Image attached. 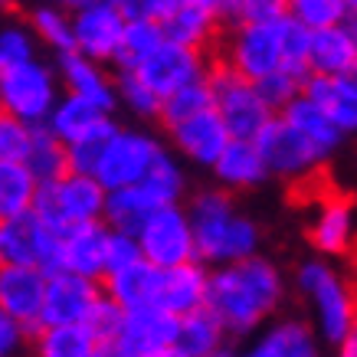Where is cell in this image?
Listing matches in <instances>:
<instances>
[{
	"label": "cell",
	"instance_id": "cell-1",
	"mask_svg": "<svg viewBox=\"0 0 357 357\" xmlns=\"http://www.w3.org/2000/svg\"><path fill=\"white\" fill-rule=\"evenodd\" d=\"M285 302L282 269L266 256H246L236 262L213 266L206 308L220 318L233 341L256 335Z\"/></svg>",
	"mask_w": 357,
	"mask_h": 357
},
{
	"label": "cell",
	"instance_id": "cell-2",
	"mask_svg": "<svg viewBox=\"0 0 357 357\" xmlns=\"http://www.w3.org/2000/svg\"><path fill=\"white\" fill-rule=\"evenodd\" d=\"M105 200H109V187L102 184L96 174L69 171L59 181L40 184L33 213L50 229H56L59 236H66L79 223L105 220Z\"/></svg>",
	"mask_w": 357,
	"mask_h": 357
},
{
	"label": "cell",
	"instance_id": "cell-3",
	"mask_svg": "<svg viewBox=\"0 0 357 357\" xmlns=\"http://www.w3.org/2000/svg\"><path fill=\"white\" fill-rule=\"evenodd\" d=\"M295 289L312 302L314 328H318L321 341L337 351V344L344 341V335L357 321L354 298H351V289L344 285V279L328 262L308 259L295 272Z\"/></svg>",
	"mask_w": 357,
	"mask_h": 357
},
{
	"label": "cell",
	"instance_id": "cell-4",
	"mask_svg": "<svg viewBox=\"0 0 357 357\" xmlns=\"http://www.w3.org/2000/svg\"><path fill=\"white\" fill-rule=\"evenodd\" d=\"M63 92L66 89L56 63L50 66L43 59H26L0 66V112H10L23 121L43 125Z\"/></svg>",
	"mask_w": 357,
	"mask_h": 357
},
{
	"label": "cell",
	"instance_id": "cell-5",
	"mask_svg": "<svg viewBox=\"0 0 357 357\" xmlns=\"http://www.w3.org/2000/svg\"><path fill=\"white\" fill-rule=\"evenodd\" d=\"M206 79L213 86V102H217L220 115L227 121V128L233 138H256L266 121L275 115L269 109V102L259 96V89L252 79H246L243 73H236L229 63L213 59L206 69Z\"/></svg>",
	"mask_w": 357,
	"mask_h": 357
},
{
	"label": "cell",
	"instance_id": "cell-6",
	"mask_svg": "<svg viewBox=\"0 0 357 357\" xmlns=\"http://www.w3.org/2000/svg\"><path fill=\"white\" fill-rule=\"evenodd\" d=\"M0 262L10 266H36L50 272L66 269V252L63 236L50 229L33 210L20 217H3L0 220Z\"/></svg>",
	"mask_w": 357,
	"mask_h": 357
},
{
	"label": "cell",
	"instance_id": "cell-7",
	"mask_svg": "<svg viewBox=\"0 0 357 357\" xmlns=\"http://www.w3.org/2000/svg\"><path fill=\"white\" fill-rule=\"evenodd\" d=\"M256 144L269 164L272 177H282V181H302L318 164L328 161V154L282 112H275L266 121V128L256 135Z\"/></svg>",
	"mask_w": 357,
	"mask_h": 357
},
{
	"label": "cell",
	"instance_id": "cell-8",
	"mask_svg": "<svg viewBox=\"0 0 357 357\" xmlns=\"http://www.w3.org/2000/svg\"><path fill=\"white\" fill-rule=\"evenodd\" d=\"M217 56L223 63H229L236 73H243L246 79H262L282 69V43L279 33L269 23L256 20H239L233 26H227V36L217 43Z\"/></svg>",
	"mask_w": 357,
	"mask_h": 357
},
{
	"label": "cell",
	"instance_id": "cell-9",
	"mask_svg": "<svg viewBox=\"0 0 357 357\" xmlns=\"http://www.w3.org/2000/svg\"><path fill=\"white\" fill-rule=\"evenodd\" d=\"M138 239L144 249V259L154 262L158 269H171V266L197 259L194 220L184 204L158 206L138 229Z\"/></svg>",
	"mask_w": 357,
	"mask_h": 357
},
{
	"label": "cell",
	"instance_id": "cell-10",
	"mask_svg": "<svg viewBox=\"0 0 357 357\" xmlns=\"http://www.w3.org/2000/svg\"><path fill=\"white\" fill-rule=\"evenodd\" d=\"M161 151H164V144L154 138L148 128H125V125H121L119 135L109 141L102 161H98L96 177L109 187V190L141 184Z\"/></svg>",
	"mask_w": 357,
	"mask_h": 357
},
{
	"label": "cell",
	"instance_id": "cell-11",
	"mask_svg": "<svg viewBox=\"0 0 357 357\" xmlns=\"http://www.w3.org/2000/svg\"><path fill=\"white\" fill-rule=\"evenodd\" d=\"M177 331H181V314L167 312L161 305L135 308L125 318L109 357H171Z\"/></svg>",
	"mask_w": 357,
	"mask_h": 357
},
{
	"label": "cell",
	"instance_id": "cell-12",
	"mask_svg": "<svg viewBox=\"0 0 357 357\" xmlns=\"http://www.w3.org/2000/svg\"><path fill=\"white\" fill-rule=\"evenodd\" d=\"M190 220H194V236H197V259L206 266H220L223 262V246H227V233L236 220V204H233V190L223 184L210 187V190H197L187 200Z\"/></svg>",
	"mask_w": 357,
	"mask_h": 357
},
{
	"label": "cell",
	"instance_id": "cell-13",
	"mask_svg": "<svg viewBox=\"0 0 357 357\" xmlns=\"http://www.w3.org/2000/svg\"><path fill=\"white\" fill-rule=\"evenodd\" d=\"M128 13L115 0H89L73 10V30H76V50L92 56L98 63L112 66L121 46Z\"/></svg>",
	"mask_w": 357,
	"mask_h": 357
},
{
	"label": "cell",
	"instance_id": "cell-14",
	"mask_svg": "<svg viewBox=\"0 0 357 357\" xmlns=\"http://www.w3.org/2000/svg\"><path fill=\"white\" fill-rule=\"evenodd\" d=\"M167 138H171V148L187 164L213 171V164L220 161V154H223V148L229 144L233 135H229L220 109L213 105V109H204V112H197V115H190V119L171 125Z\"/></svg>",
	"mask_w": 357,
	"mask_h": 357
},
{
	"label": "cell",
	"instance_id": "cell-15",
	"mask_svg": "<svg viewBox=\"0 0 357 357\" xmlns=\"http://www.w3.org/2000/svg\"><path fill=\"white\" fill-rule=\"evenodd\" d=\"M210 59H213V56L206 53V50H194V46L164 40V43L138 66V73H141V79L164 98V96H171L174 89L187 86V82H194V79H204L206 69H210Z\"/></svg>",
	"mask_w": 357,
	"mask_h": 357
},
{
	"label": "cell",
	"instance_id": "cell-16",
	"mask_svg": "<svg viewBox=\"0 0 357 357\" xmlns=\"http://www.w3.org/2000/svg\"><path fill=\"white\" fill-rule=\"evenodd\" d=\"M102 295V282L79 275L73 269L50 272L43 298V325H69V321H86L89 308Z\"/></svg>",
	"mask_w": 357,
	"mask_h": 357
},
{
	"label": "cell",
	"instance_id": "cell-17",
	"mask_svg": "<svg viewBox=\"0 0 357 357\" xmlns=\"http://www.w3.org/2000/svg\"><path fill=\"white\" fill-rule=\"evenodd\" d=\"M56 69H59V79H63L66 92L92 98L105 112L121 109L115 76H109L105 63H98V59L79 53V50H69V53H56Z\"/></svg>",
	"mask_w": 357,
	"mask_h": 357
},
{
	"label": "cell",
	"instance_id": "cell-18",
	"mask_svg": "<svg viewBox=\"0 0 357 357\" xmlns=\"http://www.w3.org/2000/svg\"><path fill=\"white\" fill-rule=\"evenodd\" d=\"M46 275L36 266H10L0 262V312L13 314L17 321H33L43 314ZM43 321V318H40Z\"/></svg>",
	"mask_w": 357,
	"mask_h": 357
},
{
	"label": "cell",
	"instance_id": "cell-19",
	"mask_svg": "<svg viewBox=\"0 0 357 357\" xmlns=\"http://www.w3.org/2000/svg\"><path fill=\"white\" fill-rule=\"evenodd\" d=\"M210 272L213 266H206L204 259H190L171 269H161V289H158V305L174 314H190L206 305V292H210Z\"/></svg>",
	"mask_w": 357,
	"mask_h": 357
},
{
	"label": "cell",
	"instance_id": "cell-20",
	"mask_svg": "<svg viewBox=\"0 0 357 357\" xmlns=\"http://www.w3.org/2000/svg\"><path fill=\"white\" fill-rule=\"evenodd\" d=\"M109 243H112V227L105 220H92V223L73 227L63 236L66 269L102 282L105 272H109Z\"/></svg>",
	"mask_w": 357,
	"mask_h": 357
},
{
	"label": "cell",
	"instance_id": "cell-21",
	"mask_svg": "<svg viewBox=\"0 0 357 357\" xmlns=\"http://www.w3.org/2000/svg\"><path fill=\"white\" fill-rule=\"evenodd\" d=\"M213 177H217V184H223L227 190L236 194V190L262 187L272 177V171L266 158H262L256 138H229L220 161L213 164Z\"/></svg>",
	"mask_w": 357,
	"mask_h": 357
},
{
	"label": "cell",
	"instance_id": "cell-22",
	"mask_svg": "<svg viewBox=\"0 0 357 357\" xmlns=\"http://www.w3.org/2000/svg\"><path fill=\"white\" fill-rule=\"evenodd\" d=\"M321 335L302 318H282L275 325L262 328L259 337L249 347V357H318Z\"/></svg>",
	"mask_w": 357,
	"mask_h": 357
},
{
	"label": "cell",
	"instance_id": "cell-23",
	"mask_svg": "<svg viewBox=\"0 0 357 357\" xmlns=\"http://www.w3.org/2000/svg\"><path fill=\"white\" fill-rule=\"evenodd\" d=\"M164 26V36L174 40V43H184V46H194V50H206L213 53L220 43V30H227L220 17L210 7H204L200 0H184L171 17L161 20Z\"/></svg>",
	"mask_w": 357,
	"mask_h": 357
},
{
	"label": "cell",
	"instance_id": "cell-24",
	"mask_svg": "<svg viewBox=\"0 0 357 357\" xmlns=\"http://www.w3.org/2000/svg\"><path fill=\"white\" fill-rule=\"evenodd\" d=\"M227 341H233L229 331L204 305V308L181 318V331H177L171 357H217L227 351Z\"/></svg>",
	"mask_w": 357,
	"mask_h": 357
},
{
	"label": "cell",
	"instance_id": "cell-25",
	"mask_svg": "<svg viewBox=\"0 0 357 357\" xmlns=\"http://www.w3.org/2000/svg\"><path fill=\"white\" fill-rule=\"evenodd\" d=\"M102 289L121 302L128 312L135 308H148V305H158V289H161V269L148 259H138L125 266V269H115L102 279Z\"/></svg>",
	"mask_w": 357,
	"mask_h": 357
},
{
	"label": "cell",
	"instance_id": "cell-26",
	"mask_svg": "<svg viewBox=\"0 0 357 357\" xmlns=\"http://www.w3.org/2000/svg\"><path fill=\"white\" fill-rule=\"evenodd\" d=\"M305 96H312L328 119L344 131L347 138L357 135V89L344 76H325V73H308L305 79Z\"/></svg>",
	"mask_w": 357,
	"mask_h": 357
},
{
	"label": "cell",
	"instance_id": "cell-27",
	"mask_svg": "<svg viewBox=\"0 0 357 357\" xmlns=\"http://www.w3.org/2000/svg\"><path fill=\"white\" fill-rule=\"evenodd\" d=\"M357 213L347 200H331L321 206V213L312 223V246L321 256H344L354 246Z\"/></svg>",
	"mask_w": 357,
	"mask_h": 357
},
{
	"label": "cell",
	"instance_id": "cell-28",
	"mask_svg": "<svg viewBox=\"0 0 357 357\" xmlns=\"http://www.w3.org/2000/svg\"><path fill=\"white\" fill-rule=\"evenodd\" d=\"M282 115H285L289 121H295V125H298V128H302L305 135H308V138H312L314 144L328 154V158H331V154H335L337 148L347 141L344 131L328 119V112L321 109L312 96H305V89H302V96H295L292 102L282 109Z\"/></svg>",
	"mask_w": 357,
	"mask_h": 357
},
{
	"label": "cell",
	"instance_id": "cell-29",
	"mask_svg": "<svg viewBox=\"0 0 357 357\" xmlns=\"http://www.w3.org/2000/svg\"><path fill=\"white\" fill-rule=\"evenodd\" d=\"M105 115H115V112H105L98 102H92V98H86V96L63 92V98L56 102V109L50 112L46 125H50L66 144H73V141L82 138L89 128H96Z\"/></svg>",
	"mask_w": 357,
	"mask_h": 357
},
{
	"label": "cell",
	"instance_id": "cell-30",
	"mask_svg": "<svg viewBox=\"0 0 357 357\" xmlns=\"http://www.w3.org/2000/svg\"><path fill=\"white\" fill-rule=\"evenodd\" d=\"M354 59H357V50L341 23L337 26H325V30H312V46H308V66H312V73L344 76Z\"/></svg>",
	"mask_w": 357,
	"mask_h": 357
},
{
	"label": "cell",
	"instance_id": "cell-31",
	"mask_svg": "<svg viewBox=\"0 0 357 357\" xmlns=\"http://www.w3.org/2000/svg\"><path fill=\"white\" fill-rule=\"evenodd\" d=\"M40 181L26 161H0V220L33 210Z\"/></svg>",
	"mask_w": 357,
	"mask_h": 357
},
{
	"label": "cell",
	"instance_id": "cell-32",
	"mask_svg": "<svg viewBox=\"0 0 357 357\" xmlns=\"http://www.w3.org/2000/svg\"><path fill=\"white\" fill-rule=\"evenodd\" d=\"M33 351L40 357H98V341L86 321H69V325H46Z\"/></svg>",
	"mask_w": 357,
	"mask_h": 357
},
{
	"label": "cell",
	"instance_id": "cell-33",
	"mask_svg": "<svg viewBox=\"0 0 357 357\" xmlns=\"http://www.w3.org/2000/svg\"><path fill=\"white\" fill-rule=\"evenodd\" d=\"M164 40H167V36H164L161 20H154V17H128L112 69H138Z\"/></svg>",
	"mask_w": 357,
	"mask_h": 357
},
{
	"label": "cell",
	"instance_id": "cell-34",
	"mask_svg": "<svg viewBox=\"0 0 357 357\" xmlns=\"http://www.w3.org/2000/svg\"><path fill=\"white\" fill-rule=\"evenodd\" d=\"M141 187H144V194L154 200V206L184 204V197H187V174H184V164H181V154L164 148V151L158 154V161L151 164L148 177L141 181Z\"/></svg>",
	"mask_w": 357,
	"mask_h": 357
},
{
	"label": "cell",
	"instance_id": "cell-35",
	"mask_svg": "<svg viewBox=\"0 0 357 357\" xmlns=\"http://www.w3.org/2000/svg\"><path fill=\"white\" fill-rule=\"evenodd\" d=\"M154 210H158V206H154L151 197L144 194L141 184L115 187V190H109V200H105V223H109L112 229L138 233Z\"/></svg>",
	"mask_w": 357,
	"mask_h": 357
},
{
	"label": "cell",
	"instance_id": "cell-36",
	"mask_svg": "<svg viewBox=\"0 0 357 357\" xmlns=\"http://www.w3.org/2000/svg\"><path fill=\"white\" fill-rule=\"evenodd\" d=\"M26 164H30V171L36 174L40 184L59 181V177H66V174L73 171V167H69V144L43 121V125H36V138H33Z\"/></svg>",
	"mask_w": 357,
	"mask_h": 357
},
{
	"label": "cell",
	"instance_id": "cell-37",
	"mask_svg": "<svg viewBox=\"0 0 357 357\" xmlns=\"http://www.w3.org/2000/svg\"><path fill=\"white\" fill-rule=\"evenodd\" d=\"M33 26V33L40 36V43L46 50H53L56 53H69V50H76V30H73V10H66L59 3H43V7H36V10L26 17Z\"/></svg>",
	"mask_w": 357,
	"mask_h": 357
},
{
	"label": "cell",
	"instance_id": "cell-38",
	"mask_svg": "<svg viewBox=\"0 0 357 357\" xmlns=\"http://www.w3.org/2000/svg\"><path fill=\"white\" fill-rule=\"evenodd\" d=\"M115 89H119L121 109L131 112L141 121H161V105L164 98L154 92L138 69H115Z\"/></svg>",
	"mask_w": 357,
	"mask_h": 357
},
{
	"label": "cell",
	"instance_id": "cell-39",
	"mask_svg": "<svg viewBox=\"0 0 357 357\" xmlns=\"http://www.w3.org/2000/svg\"><path fill=\"white\" fill-rule=\"evenodd\" d=\"M217 102H213V86H210V79H194V82H187V86L174 89L171 96H164V105H161V125L164 131L177 125V121L190 119L197 112L204 109H213Z\"/></svg>",
	"mask_w": 357,
	"mask_h": 357
},
{
	"label": "cell",
	"instance_id": "cell-40",
	"mask_svg": "<svg viewBox=\"0 0 357 357\" xmlns=\"http://www.w3.org/2000/svg\"><path fill=\"white\" fill-rule=\"evenodd\" d=\"M119 128H121L119 119H115V115H105L96 128H89L82 138H76L69 144V167L79 174H96L102 154L109 148V141L119 135Z\"/></svg>",
	"mask_w": 357,
	"mask_h": 357
},
{
	"label": "cell",
	"instance_id": "cell-41",
	"mask_svg": "<svg viewBox=\"0 0 357 357\" xmlns=\"http://www.w3.org/2000/svg\"><path fill=\"white\" fill-rule=\"evenodd\" d=\"M125 318H128V308H125L121 302H115V298L102 289V295L92 302V308H89V314H86L89 331H92L96 341H98V357L112 354V344L119 341Z\"/></svg>",
	"mask_w": 357,
	"mask_h": 357
},
{
	"label": "cell",
	"instance_id": "cell-42",
	"mask_svg": "<svg viewBox=\"0 0 357 357\" xmlns=\"http://www.w3.org/2000/svg\"><path fill=\"white\" fill-rule=\"evenodd\" d=\"M285 10L298 23H305L308 30H325V26L344 23L351 7H347V0H285Z\"/></svg>",
	"mask_w": 357,
	"mask_h": 357
},
{
	"label": "cell",
	"instance_id": "cell-43",
	"mask_svg": "<svg viewBox=\"0 0 357 357\" xmlns=\"http://www.w3.org/2000/svg\"><path fill=\"white\" fill-rule=\"evenodd\" d=\"M36 138V125L10 112H0V161H26Z\"/></svg>",
	"mask_w": 357,
	"mask_h": 357
},
{
	"label": "cell",
	"instance_id": "cell-44",
	"mask_svg": "<svg viewBox=\"0 0 357 357\" xmlns=\"http://www.w3.org/2000/svg\"><path fill=\"white\" fill-rule=\"evenodd\" d=\"M36 43H40V36L33 33L30 20L26 23H3V30H0V66L36 59Z\"/></svg>",
	"mask_w": 357,
	"mask_h": 357
},
{
	"label": "cell",
	"instance_id": "cell-45",
	"mask_svg": "<svg viewBox=\"0 0 357 357\" xmlns=\"http://www.w3.org/2000/svg\"><path fill=\"white\" fill-rule=\"evenodd\" d=\"M256 89H259V96L269 102L272 112H282L295 96H302L305 79L298 76V73H292V69H275L269 76L256 79Z\"/></svg>",
	"mask_w": 357,
	"mask_h": 357
},
{
	"label": "cell",
	"instance_id": "cell-46",
	"mask_svg": "<svg viewBox=\"0 0 357 357\" xmlns=\"http://www.w3.org/2000/svg\"><path fill=\"white\" fill-rule=\"evenodd\" d=\"M144 259V249H141L138 233H125V229H112V243H109V272L125 269L131 262ZM105 272V275H109Z\"/></svg>",
	"mask_w": 357,
	"mask_h": 357
},
{
	"label": "cell",
	"instance_id": "cell-47",
	"mask_svg": "<svg viewBox=\"0 0 357 357\" xmlns=\"http://www.w3.org/2000/svg\"><path fill=\"white\" fill-rule=\"evenodd\" d=\"M23 347H30V341H26V335H23V325L13 318V314L0 312V354L17 357Z\"/></svg>",
	"mask_w": 357,
	"mask_h": 357
},
{
	"label": "cell",
	"instance_id": "cell-48",
	"mask_svg": "<svg viewBox=\"0 0 357 357\" xmlns=\"http://www.w3.org/2000/svg\"><path fill=\"white\" fill-rule=\"evenodd\" d=\"M181 3H184V0H131L125 13H128V17H154V20H164V17H171Z\"/></svg>",
	"mask_w": 357,
	"mask_h": 357
},
{
	"label": "cell",
	"instance_id": "cell-49",
	"mask_svg": "<svg viewBox=\"0 0 357 357\" xmlns=\"http://www.w3.org/2000/svg\"><path fill=\"white\" fill-rule=\"evenodd\" d=\"M279 13H285V0H246L243 7V20H256V23H269Z\"/></svg>",
	"mask_w": 357,
	"mask_h": 357
},
{
	"label": "cell",
	"instance_id": "cell-50",
	"mask_svg": "<svg viewBox=\"0 0 357 357\" xmlns=\"http://www.w3.org/2000/svg\"><path fill=\"white\" fill-rule=\"evenodd\" d=\"M200 3L217 13L223 26H233L243 20V7H246V0H200Z\"/></svg>",
	"mask_w": 357,
	"mask_h": 357
},
{
	"label": "cell",
	"instance_id": "cell-51",
	"mask_svg": "<svg viewBox=\"0 0 357 357\" xmlns=\"http://www.w3.org/2000/svg\"><path fill=\"white\" fill-rule=\"evenodd\" d=\"M337 354L341 357H357V321L351 325V331L344 335V341L337 344Z\"/></svg>",
	"mask_w": 357,
	"mask_h": 357
},
{
	"label": "cell",
	"instance_id": "cell-52",
	"mask_svg": "<svg viewBox=\"0 0 357 357\" xmlns=\"http://www.w3.org/2000/svg\"><path fill=\"white\" fill-rule=\"evenodd\" d=\"M341 26L347 30V36H351V43H354V50H357V13H347Z\"/></svg>",
	"mask_w": 357,
	"mask_h": 357
},
{
	"label": "cell",
	"instance_id": "cell-53",
	"mask_svg": "<svg viewBox=\"0 0 357 357\" xmlns=\"http://www.w3.org/2000/svg\"><path fill=\"white\" fill-rule=\"evenodd\" d=\"M53 3H59V7H66V10H76V7H82V3H89V0H53Z\"/></svg>",
	"mask_w": 357,
	"mask_h": 357
},
{
	"label": "cell",
	"instance_id": "cell-54",
	"mask_svg": "<svg viewBox=\"0 0 357 357\" xmlns=\"http://www.w3.org/2000/svg\"><path fill=\"white\" fill-rule=\"evenodd\" d=\"M344 79H347V82H351V86L357 89V59H354V63H351V69H347V73H344Z\"/></svg>",
	"mask_w": 357,
	"mask_h": 357
},
{
	"label": "cell",
	"instance_id": "cell-55",
	"mask_svg": "<svg viewBox=\"0 0 357 357\" xmlns=\"http://www.w3.org/2000/svg\"><path fill=\"white\" fill-rule=\"evenodd\" d=\"M115 3H119L121 10H128V3H131V0H115Z\"/></svg>",
	"mask_w": 357,
	"mask_h": 357
},
{
	"label": "cell",
	"instance_id": "cell-56",
	"mask_svg": "<svg viewBox=\"0 0 357 357\" xmlns=\"http://www.w3.org/2000/svg\"><path fill=\"white\" fill-rule=\"evenodd\" d=\"M347 7H351V13H357V0H347Z\"/></svg>",
	"mask_w": 357,
	"mask_h": 357
}]
</instances>
